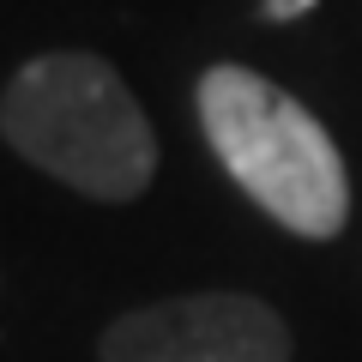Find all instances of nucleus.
Returning <instances> with one entry per match:
<instances>
[{"label":"nucleus","mask_w":362,"mask_h":362,"mask_svg":"<svg viewBox=\"0 0 362 362\" xmlns=\"http://www.w3.org/2000/svg\"><path fill=\"white\" fill-rule=\"evenodd\" d=\"M0 139L30 169L103 206H127L157 175V133L115 61L42 49L0 90Z\"/></svg>","instance_id":"nucleus-1"},{"label":"nucleus","mask_w":362,"mask_h":362,"mask_svg":"<svg viewBox=\"0 0 362 362\" xmlns=\"http://www.w3.org/2000/svg\"><path fill=\"white\" fill-rule=\"evenodd\" d=\"M206 145L230 181L302 242H332L350 218V169L338 139L308 103L259 78L254 66L218 61L194 90Z\"/></svg>","instance_id":"nucleus-2"},{"label":"nucleus","mask_w":362,"mask_h":362,"mask_svg":"<svg viewBox=\"0 0 362 362\" xmlns=\"http://www.w3.org/2000/svg\"><path fill=\"white\" fill-rule=\"evenodd\" d=\"M103 362H290V326L247 290H194L127 308L97 338Z\"/></svg>","instance_id":"nucleus-3"},{"label":"nucleus","mask_w":362,"mask_h":362,"mask_svg":"<svg viewBox=\"0 0 362 362\" xmlns=\"http://www.w3.org/2000/svg\"><path fill=\"white\" fill-rule=\"evenodd\" d=\"M314 0H266V18H296V13H308Z\"/></svg>","instance_id":"nucleus-4"}]
</instances>
